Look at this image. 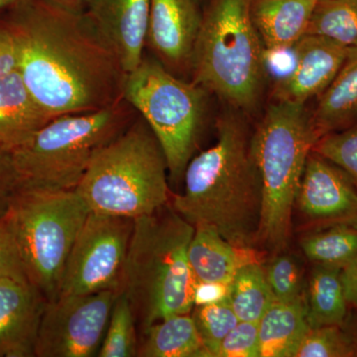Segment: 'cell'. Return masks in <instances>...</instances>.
Listing matches in <instances>:
<instances>
[{"label":"cell","mask_w":357,"mask_h":357,"mask_svg":"<svg viewBox=\"0 0 357 357\" xmlns=\"http://www.w3.org/2000/svg\"><path fill=\"white\" fill-rule=\"evenodd\" d=\"M0 20L13 34L20 76L53 119L123 98L126 74L86 11L53 0H16Z\"/></svg>","instance_id":"6da1fadb"},{"label":"cell","mask_w":357,"mask_h":357,"mask_svg":"<svg viewBox=\"0 0 357 357\" xmlns=\"http://www.w3.org/2000/svg\"><path fill=\"white\" fill-rule=\"evenodd\" d=\"M213 146L190 160L185 191L171 206L195 227H208L243 248L256 244L262 185L252 151V136L236 115H223Z\"/></svg>","instance_id":"7a4b0ae2"},{"label":"cell","mask_w":357,"mask_h":357,"mask_svg":"<svg viewBox=\"0 0 357 357\" xmlns=\"http://www.w3.org/2000/svg\"><path fill=\"white\" fill-rule=\"evenodd\" d=\"M194 232V225L170 203L134 220L121 292L128 297L141 333L194 309L198 281L188 257Z\"/></svg>","instance_id":"3957f363"},{"label":"cell","mask_w":357,"mask_h":357,"mask_svg":"<svg viewBox=\"0 0 357 357\" xmlns=\"http://www.w3.org/2000/svg\"><path fill=\"white\" fill-rule=\"evenodd\" d=\"M317 141L305 103H273L253 133L252 151L262 185L256 244L268 251L279 253L288 246L296 198Z\"/></svg>","instance_id":"277c9868"},{"label":"cell","mask_w":357,"mask_h":357,"mask_svg":"<svg viewBox=\"0 0 357 357\" xmlns=\"http://www.w3.org/2000/svg\"><path fill=\"white\" fill-rule=\"evenodd\" d=\"M167 171L163 150L141 119L96 152L76 191L91 211L135 220L170 203Z\"/></svg>","instance_id":"5b68a950"},{"label":"cell","mask_w":357,"mask_h":357,"mask_svg":"<svg viewBox=\"0 0 357 357\" xmlns=\"http://www.w3.org/2000/svg\"><path fill=\"white\" fill-rule=\"evenodd\" d=\"M266 52L250 15V0H210L192 51L195 83L236 109L255 107Z\"/></svg>","instance_id":"8992f818"},{"label":"cell","mask_w":357,"mask_h":357,"mask_svg":"<svg viewBox=\"0 0 357 357\" xmlns=\"http://www.w3.org/2000/svg\"><path fill=\"white\" fill-rule=\"evenodd\" d=\"M76 190H47L21 185L6 218L27 280L46 301L60 293L66 263L89 213Z\"/></svg>","instance_id":"52a82bcc"},{"label":"cell","mask_w":357,"mask_h":357,"mask_svg":"<svg viewBox=\"0 0 357 357\" xmlns=\"http://www.w3.org/2000/svg\"><path fill=\"white\" fill-rule=\"evenodd\" d=\"M121 100L96 112L60 115L13 152L21 185L47 190H76L100 148L132 121Z\"/></svg>","instance_id":"ba28073f"},{"label":"cell","mask_w":357,"mask_h":357,"mask_svg":"<svg viewBox=\"0 0 357 357\" xmlns=\"http://www.w3.org/2000/svg\"><path fill=\"white\" fill-rule=\"evenodd\" d=\"M203 89L146 58L124 77L122 98L140 112L154 133L174 180L182 177L196 149L204 114Z\"/></svg>","instance_id":"9c48e42d"},{"label":"cell","mask_w":357,"mask_h":357,"mask_svg":"<svg viewBox=\"0 0 357 357\" xmlns=\"http://www.w3.org/2000/svg\"><path fill=\"white\" fill-rule=\"evenodd\" d=\"M134 218L89 211L73 245L59 296L121 292Z\"/></svg>","instance_id":"30bf717a"},{"label":"cell","mask_w":357,"mask_h":357,"mask_svg":"<svg viewBox=\"0 0 357 357\" xmlns=\"http://www.w3.org/2000/svg\"><path fill=\"white\" fill-rule=\"evenodd\" d=\"M119 293L102 291L46 301L35 357L96 356Z\"/></svg>","instance_id":"8fae6325"},{"label":"cell","mask_w":357,"mask_h":357,"mask_svg":"<svg viewBox=\"0 0 357 357\" xmlns=\"http://www.w3.org/2000/svg\"><path fill=\"white\" fill-rule=\"evenodd\" d=\"M295 206L314 229L333 225L357 229V188L338 167L312 151Z\"/></svg>","instance_id":"7c38bea8"},{"label":"cell","mask_w":357,"mask_h":357,"mask_svg":"<svg viewBox=\"0 0 357 357\" xmlns=\"http://www.w3.org/2000/svg\"><path fill=\"white\" fill-rule=\"evenodd\" d=\"M293 48L292 68L274 86L276 102L306 103L310 98L321 95L352 50L316 34L304 35Z\"/></svg>","instance_id":"4fadbf2b"},{"label":"cell","mask_w":357,"mask_h":357,"mask_svg":"<svg viewBox=\"0 0 357 357\" xmlns=\"http://www.w3.org/2000/svg\"><path fill=\"white\" fill-rule=\"evenodd\" d=\"M150 6L151 0H91L84 9L126 75L144 58Z\"/></svg>","instance_id":"5bb4252c"},{"label":"cell","mask_w":357,"mask_h":357,"mask_svg":"<svg viewBox=\"0 0 357 357\" xmlns=\"http://www.w3.org/2000/svg\"><path fill=\"white\" fill-rule=\"evenodd\" d=\"M45 303L29 281L0 278V357H35Z\"/></svg>","instance_id":"9a60e30c"},{"label":"cell","mask_w":357,"mask_h":357,"mask_svg":"<svg viewBox=\"0 0 357 357\" xmlns=\"http://www.w3.org/2000/svg\"><path fill=\"white\" fill-rule=\"evenodd\" d=\"M202 13L198 0H151L146 44L164 65H191Z\"/></svg>","instance_id":"2e32d148"},{"label":"cell","mask_w":357,"mask_h":357,"mask_svg":"<svg viewBox=\"0 0 357 357\" xmlns=\"http://www.w3.org/2000/svg\"><path fill=\"white\" fill-rule=\"evenodd\" d=\"M319 0H250V15L267 54L292 49L307 34Z\"/></svg>","instance_id":"e0dca14e"},{"label":"cell","mask_w":357,"mask_h":357,"mask_svg":"<svg viewBox=\"0 0 357 357\" xmlns=\"http://www.w3.org/2000/svg\"><path fill=\"white\" fill-rule=\"evenodd\" d=\"M52 119L17 70L0 79V146L13 153Z\"/></svg>","instance_id":"ac0fdd59"},{"label":"cell","mask_w":357,"mask_h":357,"mask_svg":"<svg viewBox=\"0 0 357 357\" xmlns=\"http://www.w3.org/2000/svg\"><path fill=\"white\" fill-rule=\"evenodd\" d=\"M188 257L197 281L225 285L243 265L257 260L253 248H238L208 227H195Z\"/></svg>","instance_id":"d6986e66"},{"label":"cell","mask_w":357,"mask_h":357,"mask_svg":"<svg viewBox=\"0 0 357 357\" xmlns=\"http://www.w3.org/2000/svg\"><path fill=\"white\" fill-rule=\"evenodd\" d=\"M310 117L318 140L357 121V48H352L332 83L319 95Z\"/></svg>","instance_id":"ffe728a7"},{"label":"cell","mask_w":357,"mask_h":357,"mask_svg":"<svg viewBox=\"0 0 357 357\" xmlns=\"http://www.w3.org/2000/svg\"><path fill=\"white\" fill-rule=\"evenodd\" d=\"M309 330L306 300L276 301L258 323L259 357H295Z\"/></svg>","instance_id":"44dd1931"},{"label":"cell","mask_w":357,"mask_h":357,"mask_svg":"<svg viewBox=\"0 0 357 357\" xmlns=\"http://www.w3.org/2000/svg\"><path fill=\"white\" fill-rule=\"evenodd\" d=\"M141 335L139 357H211L191 314L161 319Z\"/></svg>","instance_id":"7402d4cb"},{"label":"cell","mask_w":357,"mask_h":357,"mask_svg":"<svg viewBox=\"0 0 357 357\" xmlns=\"http://www.w3.org/2000/svg\"><path fill=\"white\" fill-rule=\"evenodd\" d=\"M340 268L316 265L307 289V321L310 328L344 326L349 311Z\"/></svg>","instance_id":"603a6c76"},{"label":"cell","mask_w":357,"mask_h":357,"mask_svg":"<svg viewBox=\"0 0 357 357\" xmlns=\"http://www.w3.org/2000/svg\"><path fill=\"white\" fill-rule=\"evenodd\" d=\"M227 299L239 321L251 323H259L276 302L264 269L257 260L239 268L229 285Z\"/></svg>","instance_id":"cb8c5ba5"},{"label":"cell","mask_w":357,"mask_h":357,"mask_svg":"<svg viewBox=\"0 0 357 357\" xmlns=\"http://www.w3.org/2000/svg\"><path fill=\"white\" fill-rule=\"evenodd\" d=\"M300 243L307 259L314 265L342 269L357 256V229L333 225L314 229Z\"/></svg>","instance_id":"d4e9b609"},{"label":"cell","mask_w":357,"mask_h":357,"mask_svg":"<svg viewBox=\"0 0 357 357\" xmlns=\"http://www.w3.org/2000/svg\"><path fill=\"white\" fill-rule=\"evenodd\" d=\"M307 34L321 35L357 48V0H319Z\"/></svg>","instance_id":"484cf974"},{"label":"cell","mask_w":357,"mask_h":357,"mask_svg":"<svg viewBox=\"0 0 357 357\" xmlns=\"http://www.w3.org/2000/svg\"><path fill=\"white\" fill-rule=\"evenodd\" d=\"M136 319L128 297L121 292L115 300L112 314L96 356L136 357L139 337Z\"/></svg>","instance_id":"4316f807"},{"label":"cell","mask_w":357,"mask_h":357,"mask_svg":"<svg viewBox=\"0 0 357 357\" xmlns=\"http://www.w3.org/2000/svg\"><path fill=\"white\" fill-rule=\"evenodd\" d=\"M191 314L211 357L217 356L223 338L239 323L229 299L195 306Z\"/></svg>","instance_id":"83f0119b"},{"label":"cell","mask_w":357,"mask_h":357,"mask_svg":"<svg viewBox=\"0 0 357 357\" xmlns=\"http://www.w3.org/2000/svg\"><path fill=\"white\" fill-rule=\"evenodd\" d=\"M357 356L356 344L342 326L310 328L295 357Z\"/></svg>","instance_id":"f1b7e54d"},{"label":"cell","mask_w":357,"mask_h":357,"mask_svg":"<svg viewBox=\"0 0 357 357\" xmlns=\"http://www.w3.org/2000/svg\"><path fill=\"white\" fill-rule=\"evenodd\" d=\"M312 151L342 169L357 188V123L319 138Z\"/></svg>","instance_id":"f546056e"},{"label":"cell","mask_w":357,"mask_h":357,"mask_svg":"<svg viewBox=\"0 0 357 357\" xmlns=\"http://www.w3.org/2000/svg\"><path fill=\"white\" fill-rule=\"evenodd\" d=\"M264 271L276 301L288 303L305 299L302 296V273L292 256L277 255Z\"/></svg>","instance_id":"4dcf8cb0"},{"label":"cell","mask_w":357,"mask_h":357,"mask_svg":"<svg viewBox=\"0 0 357 357\" xmlns=\"http://www.w3.org/2000/svg\"><path fill=\"white\" fill-rule=\"evenodd\" d=\"M258 323L241 321L223 338L215 357H259Z\"/></svg>","instance_id":"1f68e13d"},{"label":"cell","mask_w":357,"mask_h":357,"mask_svg":"<svg viewBox=\"0 0 357 357\" xmlns=\"http://www.w3.org/2000/svg\"><path fill=\"white\" fill-rule=\"evenodd\" d=\"M6 277L27 280L13 234L6 218L0 217V278Z\"/></svg>","instance_id":"d6a6232c"},{"label":"cell","mask_w":357,"mask_h":357,"mask_svg":"<svg viewBox=\"0 0 357 357\" xmlns=\"http://www.w3.org/2000/svg\"><path fill=\"white\" fill-rule=\"evenodd\" d=\"M21 185L13 154L0 146V217L6 215L11 199Z\"/></svg>","instance_id":"836d02e7"},{"label":"cell","mask_w":357,"mask_h":357,"mask_svg":"<svg viewBox=\"0 0 357 357\" xmlns=\"http://www.w3.org/2000/svg\"><path fill=\"white\" fill-rule=\"evenodd\" d=\"M17 70V52L13 34L0 20V79Z\"/></svg>","instance_id":"e575fe53"},{"label":"cell","mask_w":357,"mask_h":357,"mask_svg":"<svg viewBox=\"0 0 357 357\" xmlns=\"http://www.w3.org/2000/svg\"><path fill=\"white\" fill-rule=\"evenodd\" d=\"M229 285L198 282L195 291V306L218 302L227 297Z\"/></svg>","instance_id":"d590c367"},{"label":"cell","mask_w":357,"mask_h":357,"mask_svg":"<svg viewBox=\"0 0 357 357\" xmlns=\"http://www.w3.org/2000/svg\"><path fill=\"white\" fill-rule=\"evenodd\" d=\"M340 278L347 304L357 310V256L340 270Z\"/></svg>","instance_id":"8d00e7d4"},{"label":"cell","mask_w":357,"mask_h":357,"mask_svg":"<svg viewBox=\"0 0 357 357\" xmlns=\"http://www.w3.org/2000/svg\"><path fill=\"white\" fill-rule=\"evenodd\" d=\"M53 1L62 4V6L84 10V9L86 8V6H88V4L91 0H53Z\"/></svg>","instance_id":"74e56055"},{"label":"cell","mask_w":357,"mask_h":357,"mask_svg":"<svg viewBox=\"0 0 357 357\" xmlns=\"http://www.w3.org/2000/svg\"><path fill=\"white\" fill-rule=\"evenodd\" d=\"M15 1L16 0H0V13Z\"/></svg>","instance_id":"f35d334b"},{"label":"cell","mask_w":357,"mask_h":357,"mask_svg":"<svg viewBox=\"0 0 357 357\" xmlns=\"http://www.w3.org/2000/svg\"><path fill=\"white\" fill-rule=\"evenodd\" d=\"M352 340H354V344H356V351H357V337H351Z\"/></svg>","instance_id":"ab89813d"}]
</instances>
